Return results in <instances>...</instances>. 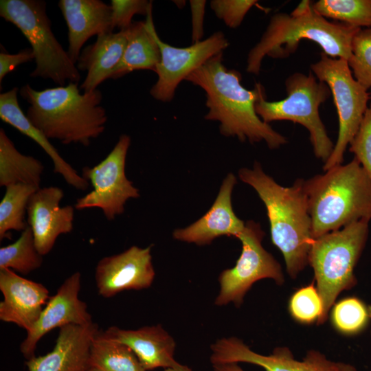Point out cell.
Returning <instances> with one entry per match:
<instances>
[{"mask_svg": "<svg viewBox=\"0 0 371 371\" xmlns=\"http://www.w3.org/2000/svg\"><path fill=\"white\" fill-rule=\"evenodd\" d=\"M20 95L29 104L26 115L49 139L89 146L105 130L107 115L99 89L80 93L78 83L36 90L26 84Z\"/></svg>", "mask_w": 371, "mask_h": 371, "instance_id": "cell-2", "label": "cell"}, {"mask_svg": "<svg viewBox=\"0 0 371 371\" xmlns=\"http://www.w3.org/2000/svg\"><path fill=\"white\" fill-rule=\"evenodd\" d=\"M80 287L81 274L77 271L65 279L49 297L39 319L20 345V350L27 360L35 356L38 342L50 330L68 324L93 322L87 304L78 297Z\"/></svg>", "mask_w": 371, "mask_h": 371, "instance_id": "cell-15", "label": "cell"}, {"mask_svg": "<svg viewBox=\"0 0 371 371\" xmlns=\"http://www.w3.org/2000/svg\"><path fill=\"white\" fill-rule=\"evenodd\" d=\"M130 145V136L122 134L102 161L93 167L82 168V176L91 183L93 190L76 200V210L99 208L107 220L113 221L124 213L128 199L139 197V190L125 174Z\"/></svg>", "mask_w": 371, "mask_h": 371, "instance_id": "cell-11", "label": "cell"}, {"mask_svg": "<svg viewBox=\"0 0 371 371\" xmlns=\"http://www.w3.org/2000/svg\"><path fill=\"white\" fill-rule=\"evenodd\" d=\"M257 2L256 0H213L210 1V7L227 27L236 28Z\"/></svg>", "mask_w": 371, "mask_h": 371, "instance_id": "cell-35", "label": "cell"}, {"mask_svg": "<svg viewBox=\"0 0 371 371\" xmlns=\"http://www.w3.org/2000/svg\"><path fill=\"white\" fill-rule=\"evenodd\" d=\"M43 256L37 250L29 225L13 243L0 248V269H9L27 275L40 268Z\"/></svg>", "mask_w": 371, "mask_h": 371, "instance_id": "cell-28", "label": "cell"}, {"mask_svg": "<svg viewBox=\"0 0 371 371\" xmlns=\"http://www.w3.org/2000/svg\"><path fill=\"white\" fill-rule=\"evenodd\" d=\"M38 188L16 183L5 188L0 202V240L8 238L10 230L23 232L28 225L25 221L27 204L31 196Z\"/></svg>", "mask_w": 371, "mask_h": 371, "instance_id": "cell-27", "label": "cell"}, {"mask_svg": "<svg viewBox=\"0 0 371 371\" xmlns=\"http://www.w3.org/2000/svg\"><path fill=\"white\" fill-rule=\"evenodd\" d=\"M238 176L264 203L271 241L282 252L289 275L295 278L308 263L313 240L304 180L297 179L291 187H283L267 175L258 162L252 169H240Z\"/></svg>", "mask_w": 371, "mask_h": 371, "instance_id": "cell-3", "label": "cell"}, {"mask_svg": "<svg viewBox=\"0 0 371 371\" xmlns=\"http://www.w3.org/2000/svg\"><path fill=\"white\" fill-rule=\"evenodd\" d=\"M63 197L60 188L49 186L39 188L30 198L27 224L32 229L36 247L42 256L51 251L60 235L73 229L75 207L60 206Z\"/></svg>", "mask_w": 371, "mask_h": 371, "instance_id": "cell-16", "label": "cell"}, {"mask_svg": "<svg viewBox=\"0 0 371 371\" xmlns=\"http://www.w3.org/2000/svg\"><path fill=\"white\" fill-rule=\"evenodd\" d=\"M370 98H371V96H370Z\"/></svg>", "mask_w": 371, "mask_h": 371, "instance_id": "cell-43", "label": "cell"}, {"mask_svg": "<svg viewBox=\"0 0 371 371\" xmlns=\"http://www.w3.org/2000/svg\"><path fill=\"white\" fill-rule=\"evenodd\" d=\"M152 246H131L124 251L101 258L95 269L98 294L105 298L126 290L150 287L155 272L152 262Z\"/></svg>", "mask_w": 371, "mask_h": 371, "instance_id": "cell-14", "label": "cell"}, {"mask_svg": "<svg viewBox=\"0 0 371 371\" xmlns=\"http://www.w3.org/2000/svg\"><path fill=\"white\" fill-rule=\"evenodd\" d=\"M221 52L192 71L186 80L201 87L205 93L207 120L220 122V132L237 137L241 142H265L271 149L287 142L286 138L263 122L255 109L256 102L265 96L264 87L256 83L251 90L241 84V74L227 69Z\"/></svg>", "mask_w": 371, "mask_h": 371, "instance_id": "cell-1", "label": "cell"}, {"mask_svg": "<svg viewBox=\"0 0 371 371\" xmlns=\"http://www.w3.org/2000/svg\"><path fill=\"white\" fill-rule=\"evenodd\" d=\"M214 371H244L236 363L212 364Z\"/></svg>", "mask_w": 371, "mask_h": 371, "instance_id": "cell-38", "label": "cell"}, {"mask_svg": "<svg viewBox=\"0 0 371 371\" xmlns=\"http://www.w3.org/2000/svg\"><path fill=\"white\" fill-rule=\"evenodd\" d=\"M87 371H98V370L94 368H89V369Z\"/></svg>", "mask_w": 371, "mask_h": 371, "instance_id": "cell-42", "label": "cell"}, {"mask_svg": "<svg viewBox=\"0 0 371 371\" xmlns=\"http://www.w3.org/2000/svg\"><path fill=\"white\" fill-rule=\"evenodd\" d=\"M236 182V177L229 173L210 209L188 227L175 229L173 238L197 245H205L222 236L236 237L245 225L232 209V192Z\"/></svg>", "mask_w": 371, "mask_h": 371, "instance_id": "cell-20", "label": "cell"}, {"mask_svg": "<svg viewBox=\"0 0 371 371\" xmlns=\"http://www.w3.org/2000/svg\"><path fill=\"white\" fill-rule=\"evenodd\" d=\"M304 180L313 238L371 220V179L355 157Z\"/></svg>", "mask_w": 371, "mask_h": 371, "instance_id": "cell-4", "label": "cell"}, {"mask_svg": "<svg viewBox=\"0 0 371 371\" xmlns=\"http://www.w3.org/2000/svg\"><path fill=\"white\" fill-rule=\"evenodd\" d=\"M289 309L297 322L305 324L316 322L319 324L323 315V302L313 282L299 289L291 295Z\"/></svg>", "mask_w": 371, "mask_h": 371, "instance_id": "cell-31", "label": "cell"}, {"mask_svg": "<svg viewBox=\"0 0 371 371\" xmlns=\"http://www.w3.org/2000/svg\"><path fill=\"white\" fill-rule=\"evenodd\" d=\"M164 371H179V370H177L172 368H166Z\"/></svg>", "mask_w": 371, "mask_h": 371, "instance_id": "cell-41", "label": "cell"}, {"mask_svg": "<svg viewBox=\"0 0 371 371\" xmlns=\"http://www.w3.org/2000/svg\"><path fill=\"white\" fill-rule=\"evenodd\" d=\"M127 30V43L121 60L109 78L115 80L140 69L155 71L161 60V52L155 38L152 10L145 21H133Z\"/></svg>", "mask_w": 371, "mask_h": 371, "instance_id": "cell-24", "label": "cell"}, {"mask_svg": "<svg viewBox=\"0 0 371 371\" xmlns=\"http://www.w3.org/2000/svg\"><path fill=\"white\" fill-rule=\"evenodd\" d=\"M210 348L212 364L248 363L265 371H357L354 366L329 360L316 350L308 351L302 361L295 359L286 347L275 348L270 355H260L234 337L219 339Z\"/></svg>", "mask_w": 371, "mask_h": 371, "instance_id": "cell-12", "label": "cell"}, {"mask_svg": "<svg viewBox=\"0 0 371 371\" xmlns=\"http://www.w3.org/2000/svg\"><path fill=\"white\" fill-rule=\"evenodd\" d=\"M111 27L112 30L119 28L124 30L128 28L132 19L135 14L147 16L152 10V2L147 0H111Z\"/></svg>", "mask_w": 371, "mask_h": 371, "instance_id": "cell-33", "label": "cell"}, {"mask_svg": "<svg viewBox=\"0 0 371 371\" xmlns=\"http://www.w3.org/2000/svg\"><path fill=\"white\" fill-rule=\"evenodd\" d=\"M284 85L286 98L268 102L266 95L262 96L256 104L257 115L267 124L289 120L304 126L310 133L315 157L325 163L334 145L321 120L319 109L331 95L330 88L325 82L317 80L312 73H294L286 79Z\"/></svg>", "mask_w": 371, "mask_h": 371, "instance_id": "cell-8", "label": "cell"}, {"mask_svg": "<svg viewBox=\"0 0 371 371\" xmlns=\"http://www.w3.org/2000/svg\"><path fill=\"white\" fill-rule=\"evenodd\" d=\"M360 29L340 22H330L313 8L299 15L276 13L260 41L249 51L246 70L258 75L266 56L286 58L296 51L302 40L316 43L331 58L348 60L352 38Z\"/></svg>", "mask_w": 371, "mask_h": 371, "instance_id": "cell-5", "label": "cell"}, {"mask_svg": "<svg viewBox=\"0 0 371 371\" xmlns=\"http://www.w3.org/2000/svg\"><path fill=\"white\" fill-rule=\"evenodd\" d=\"M312 8L326 19L360 28L371 27V0H319Z\"/></svg>", "mask_w": 371, "mask_h": 371, "instance_id": "cell-29", "label": "cell"}, {"mask_svg": "<svg viewBox=\"0 0 371 371\" xmlns=\"http://www.w3.org/2000/svg\"><path fill=\"white\" fill-rule=\"evenodd\" d=\"M155 38L160 49L161 60L155 71L157 80L150 93L155 100L164 102L173 99L176 89L183 80L212 57L223 52L229 45L221 31L186 47H177L163 42L157 32Z\"/></svg>", "mask_w": 371, "mask_h": 371, "instance_id": "cell-13", "label": "cell"}, {"mask_svg": "<svg viewBox=\"0 0 371 371\" xmlns=\"http://www.w3.org/2000/svg\"><path fill=\"white\" fill-rule=\"evenodd\" d=\"M58 5L68 28L67 52L76 65L89 38L113 32L111 7L100 0H60Z\"/></svg>", "mask_w": 371, "mask_h": 371, "instance_id": "cell-21", "label": "cell"}, {"mask_svg": "<svg viewBox=\"0 0 371 371\" xmlns=\"http://www.w3.org/2000/svg\"><path fill=\"white\" fill-rule=\"evenodd\" d=\"M99 331L94 322L60 328L52 351L25 361L28 371H87L90 347Z\"/></svg>", "mask_w": 371, "mask_h": 371, "instance_id": "cell-18", "label": "cell"}, {"mask_svg": "<svg viewBox=\"0 0 371 371\" xmlns=\"http://www.w3.org/2000/svg\"><path fill=\"white\" fill-rule=\"evenodd\" d=\"M19 89L14 87L0 94L1 120L37 143L52 159L54 172L60 175L69 185L78 190H87L89 182L61 157L49 139L24 114L19 104Z\"/></svg>", "mask_w": 371, "mask_h": 371, "instance_id": "cell-22", "label": "cell"}, {"mask_svg": "<svg viewBox=\"0 0 371 371\" xmlns=\"http://www.w3.org/2000/svg\"><path fill=\"white\" fill-rule=\"evenodd\" d=\"M102 334L130 348L146 371L157 368L192 371L191 368L175 359V341L160 324L136 330L111 326Z\"/></svg>", "mask_w": 371, "mask_h": 371, "instance_id": "cell-19", "label": "cell"}, {"mask_svg": "<svg viewBox=\"0 0 371 371\" xmlns=\"http://www.w3.org/2000/svg\"><path fill=\"white\" fill-rule=\"evenodd\" d=\"M0 16L24 35L34 54L36 67L30 76L49 79L58 86L78 83L79 70L56 38L43 0H1Z\"/></svg>", "mask_w": 371, "mask_h": 371, "instance_id": "cell-7", "label": "cell"}, {"mask_svg": "<svg viewBox=\"0 0 371 371\" xmlns=\"http://www.w3.org/2000/svg\"><path fill=\"white\" fill-rule=\"evenodd\" d=\"M369 221L360 220L313 239L308 263L323 302L324 324L340 293L357 283L354 269L366 245Z\"/></svg>", "mask_w": 371, "mask_h": 371, "instance_id": "cell-6", "label": "cell"}, {"mask_svg": "<svg viewBox=\"0 0 371 371\" xmlns=\"http://www.w3.org/2000/svg\"><path fill=\"white\" fill-rule=\"evenodd\" d=\"M44 166L36 158L20 153L3 128H0V186L25 183L41 188Z\"/></svg>", "mask_w": 371, "mask_h": 371, "instance_id": "cell-25", "label": "cell"}, {"mask_svg": "<svg viewBox=\"0 0 371 371\" xmlns=\"http://www.w3.org/2000/svg\"><path fill=\"white\" fill-rule=\"evenodd\" d=\"M349 145V150L355 155L371 179V104L358 132Z\"/></svg>", "mask_w": 371, "mask_h": 371, "instance_id": "cell-34", "label": "cell"}, {"mask_svg": "<svg viewBox=\"0 0 371 371\" xmlns=\"http://www.w3.org/2000/svg\"><path fill=\"white\" fill-rule=\"evenodd\" d=\"M264 236L260 224L253 221L245 223L236 236L242 243L241 254L234 267L219 275L220 291L216 305L233 303L240 306L247 292L260 280L271 278L279 285L284 282L281 265L262 245Z\"/></svg>", "mask_w": 371, "mask_h": 371, "instance_id": "cell-10", "label": "cell"}, {"mask_svg": "<svg viewBox=\"0 0 371 371\" xmlns=\"http://www.w3.org/2000/svg\"><path fill=\"white\" fill-rule=\"evenodd\" d=\"M311 68L318 80L330 88L339 120L337 142L323 166L327 171L342 164L346 149L359 131L370 97L368 90L355 80L345 59L331 58L322 52L320 59Z\"/></svg>", "mask_w": 371, "mask_h": 371, "instance_id": "cell-9", "label": "cell"}, {"mask_svg": "<svg viewBox=\"0 0 371 371\" xmlns=\"http://www.w3.org/2000/svg\"><path fill=\"white\" fill-rule=\"evenodd\" d=\"M0 319L30 331L49 299L41 283L26 279L9 269H0Z\"/></svg>", "mask_w": 371, "mask_h": 371, "instance_id": "cell-17", "label": "cell"}, {"mask_svg": "<svg viewBox=\"0 0 371 371\" xmlns=\"http://www.w3.org/2000/svg\"><path fill=\"white\" fill-rule=\"evenodd\" d=\"M192 13V44L201 41L203 36V19L206 1H190Z\"/></svg>", "mask_w": 371, "mask_h": 371, "instance_id": "cell-37", "label": "cell"}, {"mask_svg": "<svg viewBox=\"0 0 371 371\" xmlns=\"http://www.w3.org/2000/svg\"><path fill=\"white\" fill-rule=\"evenodd\" d=\"M348 63L355 80L367 90L371 88V27L355 34Z\"/></svg>", "mask_w": 371, "mask_h": 371, "instance_id": "cell-32", "label": "cell"}, {"mask_svg": "<svg viewBox=\"0 0 371 371\" xmlns=\"http://www.w3.org/2000/svg\"><path fill=\"white\" fill-rule=\"evenodd\" d=\"M370 319L368 307L355 297H346L336 303L331 313L334 328L344 335L359 333Z\"/></svg>", "mask_w": 371, "mask_h": 371, "instance_id": "cell-30", "label": "cell"}, {"mask_svg": "<svg viewBox=\"0 0 371 371\" xmlns=\"http://www.w3.org/2000/svg\"><path fill=\"white\" fill-rule=\"evenodd\" d=\"M174 3H176L179 8H181L182 6L181 4L184 5L186 4V1H175Z\"/></svg>", "mask_w": 371, "mask_h": 371, "instance_id": "cell-39", "label": "cell"}, {"mask_svg": "<svg viewBox=\"0 0 371 371\" xmlns=\"http://www.w3.org/2000/svg\"><path fill=\"white\" fill-rule=\"evenodd\" d=\"M34 60V54L31 48H25L18 53L11 54L0 53V82L3 78L14 71L19 65Z\"/></svg>", "mask_w": 371, "mask_h": 371, "instance_id": "cell-36", "label": "cell"}, {"mask_svg": "<svg viewBox=\"0 0 371 371\" xmlns=\"http://www.w3.org/2000/svg\"><path fill=\"white\" fill-rule=\"evenodd\" d=\"M89 365L98 371H146L130 348L105 337L100 331L92 341Z\"/></svg>", "mask_w": 371, "mask_h": 371, "instance_id": "cell-26", "label": "cell"}, {"mask_svg": "<svg viewBox=\"0 0 371 371\" xmlns=\"http://www.w3.org/2000/svg\"><path fill=\"white\" fill-rule=\"evenodd\" d=\"M368 313H369V315H370V317L371 319V306H369L368 307Z\"/></svg>", "mask_w": 371, "mask_h": 371, "instance_id": "cell-40", "label": "cell"}, {"mask_svg": "<svg viewBox=\"0 0 371 371\" xmlns=\"http://www.w3.org/2000/svg\"><path fill=\"white\" fill-rule=\"evenodd\" d=\"M127 30L102 34L96 41L81 51L76 63L79 71H87L80 87L85 93L97 89L106 79L123 56L127 43Z\"/></svg>", "mask_w": 371, "mask_h": 371, "instance_id": "cell-23", "label": "cell"}]
</instances>
